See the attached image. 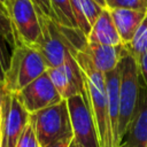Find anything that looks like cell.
<instances>
[{"mask_svg":"<svg viewBox=\"0 0 147 147\" xmlns=\"http://www.w3.org/2000/svg\"><path fill=\"white\" fill-rule=\"evenodd\" d=\"M74 56L82 70L85 86V96L95 122L100 147H114L108 113L105 74L93 67L91 60L82 49L77 51Z\"/></svg>","mask_w":147,"mask_h":147,"instance_id":"1","label":"cell"},{"mask_svg":"<svg viewBox=\"0 0 147 147\" xmlns=\"http://www.w3.org/2000/svg\"><path fill=\"white\" fill-rule=\"evenodd\" d=\"M46 69V63L36 47L16 44L11 51L5 74L3 84L6 91L18 93L36 78L45 74Z\"/></svg>","mask_w":147,"mask_h":147,"instance_id":"2","label":"cell"},{"mask_svg":"<svg viewBox=\"0 0 147 147\" xmlns=\"http://www.w3.org/2000/svg\"><path fill=\"white\" fill-rule=\"evenodd\" d=\"M30 123L41 147L74 137L67 100L30 114Z\"/></svg>","mask_w":147,"mask_h":147,"instance_id":"3","label":"cell"},{"mask_svg":"<svg viewBox=\"0 0 147 147\" xmlns=\"http://www.w3.org/2000/svg\"><path fill=\"white\" fill-rule=\"evenodd\" d=\"M6 9L16 44L36 47L41 38V24L32 0H7Z\"/></svg>","mask_w":147,"mask_h":147,"instance_id":"4","label":"cell"},{"mask_svg":"<svg viewBox=\"0 0 147 147\" xmlns=\"http://www.w3.org/2000/svg\"><path fill=\"white\" fill-rule=\"evenodd\" d=\"M119 69V140L126 130L138 100L139 94V71L136 59L126 51L118 62Z\"/></svg>","mask_w":147,"mask_h":147,"instance_id":"5","label":"cell"},{"mask_svg":"<svg viewBox=\"0 0 147 147\" xmlns=\"http://www.w3.org/2000/svg\"><path fill=\"white\" fill-rule=\"evenodd\" d=\"M74 140L77 147H100L95 122L85 95L75 94L67 99Z\"/></svg>","mask_w":147,"mask_h":147,"instance_id":"6","label":"cell"},{"mask_svg":"<svg viewBox=\"0 0 147 147\" xmlns=\"http://www.w3.org/2000/svg\"><path fill=\"white\" fill-rule=\"evenodd\" d=\"M30 121V114L15 93L6 92L2 101L0 134L1 147H15L18 138Z\"/></svg>","mask_w":147,"mask_h":147,"instance_id":"7","label":"cell"},{"mask_svg":"<svg viewBox=\"0 0 147 147\" xmlns=\"http://www.w3.org/2000/svg\"><path fill=\"white\" fill-rule=\"evenodd\" d=\"M15 94L29 114H33L63 100L46 72Z\"/></svg>","mask_w":147,"mask_h":147,"instance_id":"8","label":"cell"},{"mask_svg":"<svg viewBox=\"0 0 147 147\" xmlns=\"http://www.w3.org/2000/svg\"><path fill=\"white\" fill-rule=\"evenodd\" d=\"M118 147H147V87L139 77V94L132 118Z\"/></svg>","mask_w":147,"mask_h":147,"instance_id":"9","label":"cell"},{"mask_svg":"<svg viewBox=\"0 0 147 147\" xmlns=\"http://www.w3.org/2000/svg\"><path fill=\"white\" fill-rule=\"evenodd\" d=\"M82 51L88 56L95 69L106 74L117 67L121 57L126 52V48L124 45L107 46V45L86 42L82 48Z\"/></svg>","mask_w":147,"mask_h":147,"instance_id":"10","label":"cell"},{"mask_svg":"<svg viewBox=\"0 0 147 147\" xmlns=\"http://www.w3.org/2000/svg\"><path fill=\"white\" fill-rule=\"evenodd\" d=\"M87 42L107 45V46H119L123 45L121 37L117 32L115 23L113 21L110 10L103 8L95 23L92 25L88 36L86 37Z\"/></svg>","mask_w":147,"mask_h":147,"instance_id":"11","label":"cell"},{"mask_svg":"<svg viewBox=\"0 0 147 147\" xmlns=\"http://www.w3.org/2000/svg\"><path fill=\"white\" fill-rule=\"evenodd\" d=\"M106 79V92H107V102H108V113L110 118L111 132L114 147L119 145V134H118V119H119V69L118 65L105 74Z\"/></svg>","mask_w":147,"mask_h":147,"instance_id":"12","label":"cell"},{"mask_svg":"<svg viewBox=\"0 0 147 147\" xmlns=\"http://www.w3.org/2000/svg\"><path fill=\"white\" fill-rule=\"evenodd\" d=\"M117 32L121 37L122 44H129L134 33L137 32L139 25L144 21L147 11L137 10V9H125V8H116L109 9Z\"/></svg>","mask_w":147,"mask_h":147,"instance_id":"13","label":"cell"},{"mask_svg":"<svg viewBox=\"0 0 147 147\" xmlns=\"http://www.w3.org/2000/svg\"><path fill=\"white\" fill-rule=\"evenodd\" d=\"M70 5L77 28L87 37L103 8L94 0H70Z\"/></svg>","mask_w":147,"mask_h":147,"instance_id":"14","label":"cell"},{"mask_svg":"<svg viewBox=\"0 0 147 147\" xmlns=\"http://www.w3.org/2000/svg\"><path fill=\"white\" fill-rule=\"evenodd\" d=\"M46 74L48 75L51 82L53 83L54 87L60 93V95L62 96L63 100H67V99H69L70 96L75 95V94H80L77 91V88L72 85L67 71L62 67L47 68Z\"/></svg>","mask_w":147,"mask_h":147,"instance_id":"15","label":"cell"},{"mask_svg":"<svg viewBox=\"0 0 147 147\" xmlns=\"http://www.w3.org/2000/svg\"><path fill=\"white\" fill-rule=\"evenodd\" d=\"M53 11V20L62 26L70 29H78L74 17L70 0H51Z\"/></svg>","mask_w":147,"mask_h":147,"instance_id":"16","label":"cell"},{"mask_svg":"<svg viewBox=\"0 0 147 147\" xmlns=\"http://www.w3.org/2000/svg\"><path fill=\"white\" fill-rule=\"evenodd\" d=\"M126 51L137 60L141 54L147 51V14L134 33L132 40L124 45Z\"/></svg>","mask_w":147,"mask_h":147,"instance_id":"17","label":"cell"},{"mask_svg":"<svg viewBox=\"0 0 147 147\" xmlns=\"http://www.w3.org/2000/svg\"><path fill=\"white\" fill-rule=\"evenodd\" d=\"M0 37L7 41V44L11 47V49L15 47L16 41H15L14 32L11 29L10 20H9L7 9L2 3H0Z\"/></svg>","mask_w":147,"mask_h":147,"instance_id":"18","label":"cell"},{"mask_svg":"<svg viewBox=\"0 0 147 147\" xmlns=\"http://www.w3.org/2000/svg\"><path fill=\"white\" fill-rule=\"evenodd\" d=\"M105 2L108 9L125 8L147 11V0H105Z\"/></svg>","mask_w":147,"mask_h":147,"instance_id":"19","label":"cell"},{"mask_svg":"<svg viewBox=\"0 0 147 147\" xmlns=\"http://www.w3.org/2000/svg\"><path fill=\"white\" fill-rule=\"evenodd\" d=\"M15 147H41L37 139L36 132H34L33 126L31 125L30 121H29L28 125L25 126V129L23 130L21 137L18 138Z\"/></svg>","mask_w":147,"mask_h":147,"instance_id":"20","label":"cell"},{"mask_svg":"<svg viewBox=\"0 0 147 147\" xmlns=\"http://www.w3.org/2000/svg\"><path fill=\"white\" fill-rule=\"evenodd\" d=\"M136 61H137V65H138L140 80L147 87V51L144 54H141Z\"/></svg>","mask_w":147,"mask_h":147,"instance_id":"21","label":"cell"},{"mask_svg":"<svg viewBox=\"0 0 147 147\" xmlns=\"http://www.w3.org/2000/svg\"><path fill=\"white\" fill-rule=\"evenodd\" d=\"M32 2L34 3L37 10L41 15L53 20V11H52V7H51V0H32Z\"/></svg>","mask_w":147,"mask_h":147,"instance_id":"22","label":"cell"},{"mask_svg":"<svg viewBox=\"0 0 147 147\" xmlns=\"http://www.w3.org/2000/svg\"><path fill=\"white\" fill-rule=\"evenodd\" d=\"M3 42L7 44V41L0 37V82L5 80V74H6V69L8 67L9 63V59L6 57L5 55V51H3Z\"/></svg>","mask_w":147,"mask_h":147,"instance_id":"23","label":"cell"},{"mask_svg":"<svg viewBox=\"0 0 147 147\" xmlns=\"http://www.w3.org/2000/svg\"><path fill=\"white\" fill-rule=\"evenodd\" d=\"M46 147H77V146L74 140V137H71V138H63L61 140L52 142L51 145H48Z\"/></svg>","mask_w":147,"mask_h":147,"instance_id":"24","label":"cell"},{"mask_svg":"<svg viewBox=\"0 0 147 147\" xmlns=\"http://www.w3.org/2000/svg\"><path fill=\"white\" fill-rule=\"evenodd\" d=\"M6 87H5V84L3 82H0V122H1V109H2V101H3V98L6 95Z\"/></svg>","mask_w":147,"mask_h":147,"instance_id":"25","label":"cell"},{"mask_svg":"<svg viewBox=\"0 0 147 147\" xmlns=\"http://www.w3.org/2000/svg\"><path fill=\"white\" fill-rule=\"evenodd\" d=\"M99 6H101L102 8H106V2H105V0H94Z\"/></svg>","mask_w":147,"mask_h":147,"instance_id":"26","label":"cell"},{"mask_svg":"<svg viewBox=\"0 0 147 147\" xmlns=\"http://www.w3.org/2000/svg\"><path fill=\"white\" fill-rule=\"evenodd\" d=\"M6 2H7V0H0V3H2L5 7H6Z\"/></svg>","mask_w":147,"mask_h":147,"instance_id":"27","label":"cell"},{"mask_svg":"<svg viewBox=\"0 0 147 147\" xmlns=\"http://www.w3.org/2000/svg\"><path fill=\"white\" fill-rule=\"evenodd\" d=\"M0 147H1V134H0Z\"/></svg>","mask_w":147,"mask_h":147,"instance_id":"28","label":"cell"}]
</instances>
